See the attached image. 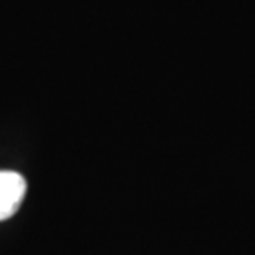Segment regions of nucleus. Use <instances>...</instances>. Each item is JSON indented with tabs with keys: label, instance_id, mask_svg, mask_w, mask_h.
Segmentation results:
<instances>
[{
	"label": "nucleus",
	"instance_id": "obj_1",
	"mask_svg": "<svg viewBox=\"0 0 255 255\" xmlns=\"http://www.w3.org/2000/svg\"><path fill=\"white\" fill-rule=\"evenodd\" d=\"M25 192L27 181L22 174L13 171H0V221L12 217L18 211Z\"/></svg>",
	"mask_w": 255,
	"mask_h": 255
}]
</instances>
